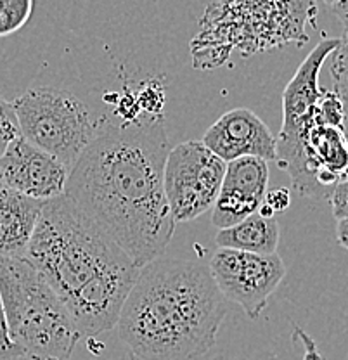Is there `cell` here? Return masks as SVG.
Returning a JSON list of instances; mask_svg holds the SVG:
<instances>
[{"label": "cell", "instance_id": "10", "mask_svg": "<svg viewBox=\"0 0 348 360\" xmlns=\"http://www.w3.org/2000/svg\"><path fill=\"white\" fill-rule=\"evenodd\" d=\"M70 170L23 135L16 139L0 158V184L35 200L63 196Z\"/></svg>", "mask_w": 348, "mask_h": 360}, {"label": "cell", "instance_id": "11", "mask_svg": "<svg viewBox=\"0 0 348 360\" xmlns=\"http://www.w3.org/2000/svg\"><path fill=\"white\" fill-rule=\"evenodd\" d=\"M269 191V161L243 156L227 163L219 196L213 205L212 224L227 229L258 212Z\"/></svg>", "mask_w": 348, "mask_h": 360}, {"label": "cell", "instance_id": "3", "mask_svg": "<svg viewBox=\"0 0 348 360\" xmlns=\"http://www.w3.org/2000/svg\"><path fill=\"white\" fill-rule=\"evenodd\" d=\"M227 310L208 265L160 257L141 267L116 329L141 360H201Z\"/></svg>", "mask_w": 348, "mask_h": 360}, {"label": "cell", "instance_id": "6", "mask_svg": "<svg viewBox=\"0 0 348 360\" xmlns=\"http://www.w3.org/2000/svg\"><path fill=\"white\" fill-rule=\"evenodd\" d=\"M21 135L71 170L96 137L99 125L89 108L68 90L32 87L14 101Z\"/></svg>", "mask_w": 348, "mask_h": 360}, {"label": "cell", "instance_id": "13", "mask_svg": "<svg viewBox=\"0 0 348 360\" xmlns=\"http://www.w3.org/2000/svg\"><path fill=\"white\" fill-rule=\"evenodd\" d=\"M44 202L0 184V257H23Z\"/></svg>", "mask_w": 348, "mask_h": 360}, {"label": "cell", "instance_id": "20", "mask_svg": "<svg viewBox=\"0 0 348 360\" xmlns=\"http://www.w3.org/2000/svg\"><path fill=\"white\" fill-rule=\"evenodd\" d=\"M264 202L269 208H272L274 213L284 212V210H288V206H290L291 202L290 191H288L286 187H276V189L267 191Z\"/></svg>", "mask_w": 348, "mask_h": 360}, {"label": "cell", "instance_id": "7", "mask_svg": "<svg viewBox=\"0 0 348 360\" xmlns=\"http://www.w3.org/2000/svg\"><path fill=\"white\" fill-rule=\"evenodd\" d=\"M226 167L201 141H186L168 151L163 186L175 224L193 222L213 208Z\"/></svg>", "mask_w": 348, "mask_h": 360}, {"label": "cell", "instance_id": "16", "mask_svg": "<svg viewBox=\"0 0 348 360\" xmlns=\"http://www.w3.org/2000/svg\"><path fill=\"white\" fill-rule=\"evenodd\" d=\"M331 77L335 82V92L342 99L343 108L348 104V28L340 37L338 47L333 52Z\"/></svg>", "mask_w": 348, "mask_h": 360}, {"label": "cell", "instance_id": "25", "mask_svg": "<svg viewBox=\"0 0 348 360\" xmlns=\"http://www.w3.org/2000/svg\"><path fill=\"white\" fill-rule=\"evenodd\" d=\"M200 2H201V4H203V6H205V7H207V6H210V4L217 2V0H200Z\"/></svg>", "mask_w": 348, "mask_h": 360}, {"label": "cell", "instance_id": "2", "mask_svg": "<svg viewBox=\"0 0 348 360\" xmlns=\"http://www.w3.org/2000/svg\"><path fill=\"white\" fill-rule=\"evenodd\" d=\"M23 258L40 270L87 338L116 328L141 270L65 194L44 202Z\"/></svg>", "mask_w": 348, "mask_h": 360}, {"label": "cell", "instance_id": "22", "mask_svg": "<svg viewBox=\"0 0 348 360\" xmlns=\"http://www.w3.org/2000/svg\"><path fill=\"white\" fill-rule=\"evenodd\" d=\"M333 14L342 21V25L348 28V0H338L335 6L331 7Z\"/></svg>", "mask_w": 348, "mask_h": 360}, {"label": "cell", "instance_id": "12", "mask_svg": "<svg viewBox=\"0 0 348 360\" xmlns=\"http://www.w3.org/2000/svg\"><path fill=\"white\" fill-rule=\"evenodd\" d=\"M201 142L226 163L243 156L265 161L278 156V139L264 120L248 108H236L220 116L205 132Z\"/></svg>", "mask_w": 348, "mask_h": 360}, {"label": "cell", "instance_id": "8", "mask_svg": "<svg viewBox=\"0 0 348 360\" xmlns=\"http://www.w3.org/2000/svg\"><path fill=\"white\" fill-rule=\"evenodd\" d=\"M210 272L227 302L236 303L250 319H258L286 276L278 253L258 255L219 248L210 258Z\"/></svg>", "mask_w": 348, "mask_h": 360}, {"label": "cell", "instance_id": "9", "mask_svg": "<svg viewBox=\"0 0 348 360\" xmlns=\"http://www.w3.org/2000/svg\"><path fill=\"white\" fill-rule=\"evenodd\" d=\"M338 44L340 39H326L317 44L284 89L283 127L276 137L278 156L291 151L305 130L316 123H323L317 112V104L324 92V89L319 87V73L326 59L335 52Z\"/></svg>", "mask_w": 348, "mask_h": 360}, {"label": "cell", "instance_id": "17", "mask_svg": "<svg viewBox=\"0 0 348 360\" xmlns=\"http://www.w3.org/2000/svg\"><path fill=\"white\" fill-rule=\"evenodd\" d=\"M20 135L21 129L16 111H14V104L0 97V158Z\"/></svg>", "mask_w": 348, "mask_h": 360}, {"label": "cell", "instance_id": "14", "mask_svg": "<svg viewBox=\"0 0 348 360\" xmlns=\"http://www.w3.org/2000/svg\"><path fill=\"white\" fill-rule=\"evenodd\" d=\"M279 224L276 217H264L257 212L239 224L219 229L215 245L227 250L272 255L279 246Z\"/></svg>", "mask_w": 348, "mask_h": 360}, {"label": "cell", "instance_id": "4", "mask_svg": "<svg viewBox=\"0 0 348 360\" xmlns=\"http://www.w3.org/2000/svg\"><path fill=\"white\" fill-rule=\"evenodd\" d=\"M317 0H217L205 7L200 32L191 42L193 65L222 66L232 51L243 58L288 44L309 42L307 25L316 26Z\"/></svg>", "mask_w": 348, "mask_h": 360}, {"label": "cell", "instance_id": "15", "mask_svg": "<svg viewBox=\"0 0 348 360\" xmlns=\"http://www.w3.org/2000/svg\"><path fill=\"white\" fill-rule=\"evenodd\" d=\"M32 13L33 0H0V37L18 32Z\"/></svg>", "mask_w": 348, "mask_h": 360}, {"label": "cell", "instance_id": "24", "mask_svg": "<svg viewBox=\"0 0 348 360\" xmlns=\"http://www.w3.org/2000/svg\"><path fill=\"white\" fill-rule=\"evenodd\" d=\"M319 2H323V4H326V6L333 7V6H335L336 2H338V0H319Z\"/></svg>", "mask_w": 348, "mask_h": 360}, {"label": "cell", "instance_id": "23", "mask_svg": "<svg viewBox=\"0 0 348 360\" xmlns=\"http://www.w3.org/2000/svg\"><path fill=\"white\" fill-rule=\"evenodd\" d=\"M336 239L345 250H348V219L338 220V227H336Z\"/></svg>", "mask_w": 348, "mask_h": 360}, {"label": "cell", "instance_id": "18", "mask_svg": "<svg viewBox=\"0 0 348 360\" xmlns=\"http://www.w3.org/2000/svg\"><path fill=\"white\" fill-rule=\"evenodd\" d=\"M25 359L23 352L14 345L9 336V328H7L6 310H4L2 298H0V360H20Z\"/></svg>", "mask_w": 348, "mask_h": 360}, {"label": "cell", "instance_id": "19", "mask_svg": "<svg viewBox=\"0 0 348 360\" xmlns=\"http://www.w3.org/2000/svg\"><path fill=\"white\" fill-rule=\"evenodd\" d=\"M329 202H331L333 215L336 220L348 219V179L333 187L331 194H329Z\"/></svg>", "mask_w": 348, "mask_h": 360}, {"label": "cell", "instance_id": "5", "mask_svg": "<svg viewBox=\"0 0 348 360\" xmlns=\"http://www.w3.org/2000/svg\"><path fill=\"white\" fill-rule=\"evenodd\" d=\"M0 298L11 340L25 357L70 360L80 333L58 292L26 258L0 257Z\"/></svg>", "mask_w": 348, "mask_h": 360}, {"label": "cell", "instance_id": "21", "mask_svg": "<svg viewBox=\"0 0 348 360\" xmlns=\"http://www.w3.org/2000/svg\"><path fill=\"white\" fill-rule=\"evenodd\" d=\"M297 336H300L303 340V343H305V359L303 360H321V355L317 354L316 350V345H314V341L310 340L309 336L305 335V333L300 331V329H297Z\"/></svg>", "mask_w": 348, "mask_h": 360}, {"label": "cell", "instance_id": "26", "mask_svg": "<svg viewBox=\"0 0 348 360\" xmlns=\"http://www.w3.org/2000/svg\"><path fill=\"white\" fill-rule=\"evenodd\" d=\"M345 115L348 116V104H347V106H345Z\"/></svg>", "mask_w": 348, "mask_h": 360}, {"label": "cell", "instance_id": "1", "mask_svg": "<svg viewBox=\"0 0 348 360\" xmlns=\"http://www.w3.org/2000/svg\"><path fill=\"white\" fill-rule=\"evenodd\" d=\"M168 151L158 115L103 123L71 167L63 193L139 269L162 257L174 238L163 186Z\"/></svg>", "mask_w": 348, "mask_h": 360}]
</instances>
